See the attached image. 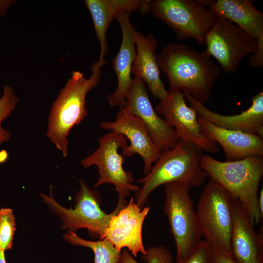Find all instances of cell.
<instances>
[{
  "label": "cell",
  "mask_w": 263,
  "mask_h": 263,
  "mask_svg": "<svg viewBox=\"0 0 263 263\" xmlns=\"http://www.w3.org/2000/svg\"><path fill=\"white\" fill-rule=\"evenodd\" d=\"M160 69L167 75L169 91H180L204 104L211 97L219 66L205 51H198L187 44L172 43L156 56Z\"/></svg>",
  "instance_id": "6da1fadb"
},
{
  "label": "cell",
  "mask_w": 263,
  "mask_h": 263,
  "mask_svg": "<svg viewBox=\"0 0 263 263\" xmlns=\"http://www.w3.org/2000/svg\"><path fill=\"white\" fill-rule=\"evenodd\" d=\"M203 151L195 145L179 140L173 148L161 152L149 174L137 180L142 186L136 192L135 203L143 208L150 194L167 183H178L189 188L203 185L209 176L201 165Z\"/></svg>",
  "instance_id": "7a4b0ae2"
},
{
  "label": "cell",
  "mask_w": 263,
  "mask_h": 263,
  "mask_svg": "<svg viewBox=\"0 0 263 263\" xmlns=\"http://www.w3.org/2000/svg\"><path fill=\"white\" fill-rule=\"evenodd\" d=\"M106 63L98 60L91 66L93 72L88 79L83 73L73 71L71 77L60 91L52 106L48 117L47 136L63 156L67 155V137L72 128L87 115L86 94L96 87L100 80L101 68Z\"/></svg>",
  "instance_id": "3957f363"
},
{
  "label": "cell",
  "mask_w": 263,
  "mask_h": 263,
  "mask_svg": "<svg viewBox=\"0 0 263 263\" xmlns=\"http://www.w3.org/2000/svg\"><path fill=\"white\" fill-rule=\"evenodd\" d=\"M202 169L238 199L246 211L252 225L263 218L258 207V190L263 175V156L253 155L234 161L222 162L203 155Z\"/></svg>",
  "instance_id": "277c9868"
},
{
  "label": "cell",
  "mask_w": 263,
  "mask_h": 263,
  "mask_svg": "<svg viewBox=\"0 0 263 263\" xmlns=\"http://www.w3.org/2000/svg\"><path fill=\"white\" fill-rule=\"evenodd\" d=\"M233 198L220 184L209 178L199 197L196 209L204 240L231 257Z\"/></svg>",
  "instance_id": "5b68a950"
},
{
  "label": "cell",
  "mask_w": 263,
  "mask_h": 263,
  "mask_svg": "<svg viewBox=\"0 0 263 263\" xmlns=\"http://www.w3.org/2000/svg\"><path fill=\"white\" fill-rule=\"evenodd\" d=\"M80 188L76 193L74 208H67L60 205L54 199L52 188L50 187L49 196L40 193L43 202L53 213L62 222L61 229L75 232L80 228H85L94 238L101 239L112 216L125 206L117 204L114 210L106 213L101 208V199L98 191L90 189L82 180H79Z\"/></svg>",
  "instance_id": "8992f818"
},
{
  "label": "cell",
  "mask_w": 263,
  "mask_h": 263,
  "mask_svg": "<svg viewBox=\"0 0 263 263\" xmlns=\"http://www.w3.org/2000/svg\"><path fill=\"white\" fill-rule=\"evenodd\" d=\"M165 187L164 212L176 246V260H182L195 249L202 235L190 188L175 182Z\"/></svg>",
  "instance_id": "52a82bcc"
},
{
  "label": "cell",
  "mask_w": 263,
  "mask_h": 263,
  "mask_svg": "<svg viewBox=\"0 0 263 263\" xmlns=\"http://www.w3.org/2000/svg\"><path fill=\"white\" fill-rule=\"evenodd\" d=\"M98 142V148L82 158L80 163L85 168L97 167L99 177L94 188L104 184H113L118 194V203L126 205V198L131 192H136L140 188L132 184L134 181L132 173L124 169V156L118 152L119 148L127 146V139L122 134L111 131L99 137Z\"/></svg>",
  "instance_id": "ba28073f"
},
{
  "label": "cell",
  "mask_w": 263,
  "mask_h": 263,
  "mask_svg": "<svg viewBox=\"0 0 263 263\" xmlns=\"http://www.w3.org/2000/svg\"><path fill=\"white\" fill-rule=\"evenodd\" d=\"M150 12L173 30L179 39L193 38L203 45L216 17L196 0H153Z\"/></svg>",
  "instance_id": "9c48e42d"
},
{
  "label": "cell",
  "mask_w": 263,
  "mask_h": 263,
  "mask_svg": "<svg viewBox=\"0 0 263 263\" xmlns=\"http://www.w3.org/2000/svg\"><path fill=\"white\" fill-rule=\"evenodd\" d=\"M205 44L206 53L216 59L225 73L231 74L245 56L255 52L257 40L230 21L216 16Z\"/></svg>",
  "instance_id": "30bf717a"
},
{
  "label": "cell",
  "mask_w": 263,
  "mask_h": 263,
  "mask_svg": "<svg viewBox=\"0 0 263 263\" xmlns=\"http://www.w3.org/2000/svg\"><path fill=\"white\" fill-rule=\"evenodd\" d=\"M154 109L175 130L179 140L191 143L209 153L220 151V148L216 142L202 133L198 114L187 105L183 92L169 91L167 98L160 101Z\"/></svg>",
  "instance_id": "8fae6325"
},
{
  "label": "cell",
  "mask_w": 263,
  "mask_h": 263,
  "mask_svg": "<svg viewBox=\"0 0 263 263\" xmlns=\"http://www.w3.org/2000/svg\"><path fill=\"white\" fill-rule=\"evenodd\" d=\"M123 108L140 118L160 152L173 148L179 140L175 130L161 118L152 107L144 82L133 78Z\"/></svg>",
  "instance_id": "7c38bea8"
},
{
  "label": "cell",
  "mask_w": 263,
  "mask_h": 263,
  "mask_svg": "<svg viewBox=\"0 0 263 263\" xmlns=\"http://www.w3.org/2000/svg\"><path fill=\"white\" fill-rule=\"evenodd\" d=\"M150 209L149 207L140 208L132 197L125 206L112 216L101 239L108 240L119 252L126 247L134 257L139 252L145 254L142 227Z\"/></svg>",
  "instance_id": "4fadbf2b"
},
{
  "label": "cell",
  "mask_w": 263,
  "mask_h": 263,
  "mask_svg": "<svg viewBox=\"0 0 263 263\" xmlns=\"http://www.w3.org/2000/svg\"><path fill=\"white\" fill-rule=\"evenodd\" d=\"M102 129L122 134L130 141V145L122 148L124 156L140 155L144 161L143 172L147 175L150 172L161 154L160 151L150 138L142 120L126 111L120 109L114 121H103L100 124Z\"/></svg>",
  "instance_id": "5bb4252c"
},
{
  "label": "cell",
  "mask_w": 263,
  "mask_h": 263,
  "mask_svg": "<svg viewBox=\"0 0 263 263\" xmlns=\"http://www.w3.org/2000/svg\"><path fill=\"white\" fill-rule=\"evenodd\" d=\"M131 13L122 11L117 12L114 16L121 27L122 39L119 50L112 60L117 79V87L113 94L108 95V100L111 106H117L120 109L126 105V97L133 81L132 67L136 54L134 41L135 30L130 21Z\"/></svg>",
  "instance_id": "9a60e30c"
},
{
  "label": "cell",
  "mask_w": 263,
  "mask_h": 263,
  "mask_svg": "<svg viewBox=\"0 0 263 263\" xmlns=\"http://www.w3.org/2000/svg\"><path fill=\"white\" fill-rule=\"evenodd\" d=\"M231 258L235 263H263V230L256 232L240 201L233 198Z\"/></svg>",
  "instance_id": "2e32d148"
},
{
  "label": "cell",
  "mask_w": 263,
  "mask_h": 263,
  "mask_svg": "<svg viewBox=\"0 0 263 263\" xmlns=\"http://www.w3.org/2000/svg\"><path fill=\"white\" fill-rule=\"evenodd\" d=\"M185 99L198 115L211 124L227 130L240 131L263 137V92L251 99L252 104L245 111L238 114H221L207 108L184 93Z\"/></svg>",
  "instance_id": "e0dca14e"
},
{
  "label": "cell",
  "mask_w": 263,
  "mask_h": 263,
  "mask_svg": "<svg viewBox=\"0 0 263 263\" xmlns=\"http://www.w3.org/2000/svg\"><path fill=\"white\" fill-rule=\"evenodd\" d=\"M202 133L223 148L225 161H234L253 155L263 156V139L255 134L219 128L198 115Z\"/></svg>",
  "instance_id": "ac0fdd59"
},
{
  "label": "cell",
  "mask_w": 263,
  "mask_h": 263,
  "mask_svg": "<svg viewBox=\"0 0 263 263\" xmlns=\"http://www.w3.org/2000/svg\"><path fill=\"white\" fill-rule=\"evenodd\" d=\"M134 41L136 54L132 67V75L147 85L154 99L165 100L169 91L166 89L161 79L160 68L154 54L158 40L152 34L145 36L135 31Z\"/></svg>",
  "instance_id": "d6986e66"
},
{
  "label": "cell",
  "mask_w": 263,
  "mask_h": 263,
  "mask_svg": "<svg viewBox=\"0 0 263 263\" xmlns=\"http://www.w3.org/2000/svg\"><path fill=\"white\" fill-rule=\"evenodd\" d=\"M84 3L92 16L96 38L100 45L99 60H104L107 52L106 32L115 14L120 11H138L145 14L150 12L152 0H85Z\"/></svg>",
  "instance_id": "ffe728a7"
},
{
  "label": "cell",
  "mask_w": 263,
  "mask_h": 263,
  "mask_svg": "<svg viewBox=\"0 0 263 263\" xmlns=\"http://www.w3.org/2000/svg\"><path fill=\"white\" fill-rule=\"evenodd\" d=\"M217 17L226 19L255 40L263 35V14L251 0H212L208 6Z\"/></svg>",
  "instance_id": "44dd1931"
},
{
  "label": "cell",
  "mask_w": 263,
  "mask_h": 263,
  "mask_svg": "<svg viewBox=\"0 0 263 263\" xmlns=\"http://www.w3.org/2000/svg\"><path fill=\"white\" fill-rule=\"evenodd\" d=\"M70 244L91 248L94 255V263H118L121 252L116 250L106 239L91 241L79 237L75 232L67 230L63 236Z\"/></svg>",
  "instance_id": "7402d4cb"
},
{
  "label": "cell",
  "mask_w": 263,
  "mask_h": 263,
  "mask_svg": "<svg viewBox=\"0 0 263 263\" xmlns=\"http://www.w3.org/2000/svg\"><path fill=\"white\" fill-rule=\"evenodd\" d=\"M146 253L142 254V259L147 263H172L173 256L164 246H152L146 249ZM118 263H139L127 249L121 252Z\"/></svg>",
  "instance_id": "603a6c76"
},
{
  "label": "cell",
  "mask_w": 263,
  "mask_h": 263,
  "mask_svg": "<svg viewBox=\"0 0 263 263\" xmlns=\"http://www.w3.org/2000/svg\"><path fill=\"white\" fill-rule=\"evenodd\" d=\"M18 101L13 88L11 85L5 84L0 98V145L7 142L11 137L10 132L2 127L1 122L11 114Z\"/></svg>",
  "instance_id": "cb8c5ba5"
},
{
  "label": "cell",
  "mask_w": 263,
  "mask_h": 263,
  "mask_svg": "<svg viewBox=\"0 0 263 263\" xmlns=\"http://www.w3.org/2000/svg\"><path fill=\"white\" fill-rule=\"evenodd\" d=\"M15 230V217L11 208L0 209V249L5 251L12 247Z\"/></svg>",
  "instance_id": "d4e9b609"
},
{
  "label": "cell",
  "mask_w": 263,
  "mask_h": 263,
  "mask_svg": "<svg viewBox=\"0 0 263 263\" xmlns=\"http://www.w3.org/2000/svg\"><path fill=\"white\" fill-rule=\"evenodd\" d=\"M175 263H213L212 248L202 240L189 255L183 259L176 260Z\"/></svg>",
  "instance_id": "484cf974"
},
{
  "label": "cell",
  "mask_w": 263,
  "mask_h": 263,
  "mask_svg": "<svg viewBox=\"0 0 263 263\" xmlns=\"http://www.w3.org/2000/svg\"><path fill=\"white\" fill-rule=\"evenodd\" d=\"M250 58L249 66L252 67H263V35L257 40V47Z\"/></svg>",
  "instance_id": "4316f807"
},
{
  "label": "cell",
  "mask_w": 263,
  "mask_h": 263,
  "mask_svg": "<svg viewBox=\"0 0 263 263\" xmlns=\"http://www.w3.org/2000/svg\"><path fill=\"white\" fill-rule=\"evenodd\" d=\"M213 263H235L229 256L216 248H212Z\"/></svg>",
  "instance_id": "83f0119b"
},
{
  "label": "cell",
  "mask_w": 263,
  "mask_h": 263,
  "mask_svg": "<svg viewBox=\"0 0 263 263\" xmlns=\"http://www.w3.org/2000/svg\"><path fill=\"white\" fill-rule=\"evenodd\" d=\"M14 0H0V16H4Z\"/></svg>",
  "instance_id": "f1b7e54d"
},
{
  "label": "cell",
  "mask_w": 263,
  "mask_h": 263,
  "mask_svg": "<svg viewBox=\"0 0 263 263\" xmlns=\"http://www.w3.org/2000/svg\"><path fill=\"white\" fill-rule=\"evenodd\" d=\"M258 207L261 215L263 217V189L260 191L258 195Z\"/></svg>",
  "instance_id": "f546056e"
},
{
  "label": "cell",
  "mask_w": 263,
  "mask_h": 263,
  "mask_svg": "<svg viewBox=\"0 0 263 263\" xmlns=\"http://www.w3.org/2000/svg\"><path fill=\"white\" fill-rule=\"evenodd\" d=\"M8 158V154L5 150L0 151V163H3L6 161Z\"/></svg>",
  "instance_id": "4dcf8cb0"
},
{
  "label": "cell",
  "mask_w": 263,
  "mask_h": 263,
  "mask_svg": "<svg viewBox=\"0 0 263 263\" xmlns=\"http://www.w3.org/2000/svg\"><path fill=\"white\" fill-rule=\"evenodd\" d=\"M4 252L0 249V263H7L5 259Z\"/></svg>",
  "instance_id": "1f68e13d"
}]
</instances>
